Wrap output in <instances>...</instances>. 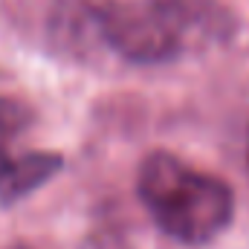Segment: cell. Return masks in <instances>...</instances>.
<instances>
[{
    "instance_id": "52a82bcc",
    "label": "cell",
    "mask_w": 249,
    "mask_h": 249,
    "mask_svg": "<svg viewBox=\"0 0 249 249\" xmlns=\"http://www.w3.org/2000/svg\"><path fill=\"white\" fill-rule=\"evenodd\" d=\"M84 249H122L119 238H90Z\"/></svg>"
},
{
    "instance_id": "7a4b0ae2",
    "label": "cell",
    "mask_w": 249,
    "mask_h": 249,
    "mask_svg": "<svg viewBox=\"0 0 249 249\" xmlns=\"http://www.w3.org/2000/svg\"><path fill=\"white\" fill-rule=\"evenodd\" d=\"M102 44L133 64L177 58L186 44L157 0H99Z\"/></svg>"
},
{
    "instance_id": "277c9868",
    "label": "cell",
    "mask_w": 249,
    "mask_h": 249,
    "mask_svg": "<svg viewBox=\"0 0 249 249\" xmlns=\"http://www.w3.org/2000/svg\"><path fill=\"white\" fill-rule=\"evenodd\" d=\"M64 160L53 151H29V154H0V203H18L32 191L47 186L58 171Z\"/></svg>"
},
{
    "instance_id": "9c48e42d",
    "label": "cell",
    "mask_w": 249,
    "mask_h": 249,
    "mask_svg": "<svg viewBox=\"0 0 249 249\" xmlns=\"http://www.w3.org/2000/svg\"><path fill=\"white\" fill-rule=\"evenodd\" d=\"M6 249H26V247H20V244H15V247H6Z\"/></svg>"
},
{
    "instance_id": "6da1fadb",
    "label": "cell",
    "mask_w": 249,
    "mask_h": 249,
    "mask_svg": "<svg viewBox=\"0 0 249 249\" xmlns=\"http://www.w3.org/2000/svg\"><path fill=\"white\" fill-rule=\"evenodd\" d=\"M136 194L151 220L186 247L212 244L235 217L232 188L168 151H154L142 160Z\"/></svg>"
},
{
    "instance_id": "3957f363",
    "label": "cell",
    "mask_w": 249,
    "mask_h": 249,
    "mask_svg": "<svg viewBox=\"0 0 249 249\" xmlns=\"http://www.w3.org/2000/svg\"><path fill=\"white\" fill-rule=\"evenodd\" d=\"M171 23L177 26L183 44H220L232 38L238 20L220 0H157Z\"/></svg>"
},
{
    "instance_id": "ba28073f",
    "label": "cell",
    "mask_w": 249,
    "mask_h": 249,
    "mask_svg": "<svg viewBox=\"0 0 249 249\" xmlns=\"http://www.w3.org/2000/svg\"><path fill=\"white\" fill-rule=\"evenodd\" d=\"M244 162H247V174H249V127H247V148H244Z\"/></svg>"
},
{
    "instance_id": "8992f818",
    "label": "cell",
    "mask_w": 249,
    "mask_h": 249,
    "mask_svg": "<svg viewBox=\"0 0 249 249\" xmlns=\"http://www.w3.org/2000/svg\"><path fill=\"white\" fill-rule=\"evenodd\" d=\"M29 122H32V110L23 102L0 96V154L15 136H20L29 127Z\"/></svg>"
},
{
    "instance_id": "5b68a950",
    "label": "cell",
    "mask_w": 249,
    "mask_h": 249,
    "mask_svg": "<svg viewBox=\"0 0 249 249\" xmlns=\"http://www.w3.org/2000/svg\"><path fill=\"white\" fill-rule=\"evenodd\" d=\"M50 38L70 55H84L90 47L102 44L99 0H55L50 9Z\"/></svg>"
}]
</instances>
